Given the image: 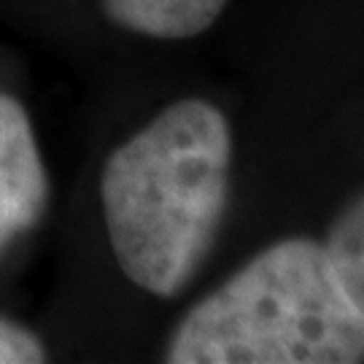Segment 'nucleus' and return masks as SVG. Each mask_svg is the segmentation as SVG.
<instances>
[{
    "instance_id": "nucleus-1",
    "label": "nucleus",
    "mask_w": 364,
    "mask_h": 364,
    "mask_svg": "<svg viewBox=\"0 0 364 364\" xmlns=\"http://www.w3.org/2000/svg\"><path fill=\"white\" fill-rule=\"evenodd\" d=\"M230 159L227 119L195 97L165 108L108 156L105 227L132 284L173 297L195 278L227 208Z\"/></svg>"
},
{
    "instance_id": "nucleus-2",
    "label": "nucleus",
    "mask_w": 364,
    "mask_h": 364,
    "mask_svg": "<svg viewBox=\"0 0 364 364\" xmlns=\"http://www.w3.org/2000/svg\"><path fill=\"white\" fill-rule=\"evenodd\" d=\"M173 364H356L364 316L340 287L324 243L289 237L186 313Z\"/></svg>"
},
{
    "instance_id": "nucleus-3",
    "label": "nucleus",
    "mask_w": 364,
    "mask_h": 364,
    "mask_svg": "<svg viewBox=\"0 0 364 364\" xmlns=\"http://www.w3.org/2000/svg\"><path fill=\"white\" fill-rule=\"evenodd\" d=\"M46 203V176L22 105L0 95V248L30 230Z\"/></svg>"
},
{
    "instance_id": "nucleus-4",
    "label": "nucleus",
    "mask_w": 364,
    "mask_h": 364,
    "mask_svg": "<svg viewBox=\"0 0 364 364\" xmlns=\"http://www.w3.org/2000/svg\"><path fill=\"white\" fill-rule=\"evenodd\" d=\"M230 0H103L111 22L151 38H192L208 30Z\"/></svg>"
},
{
    "instance_id": "nucleus-5",
    "label": "nucleus",
    "mask_w": 364,
    "mask_h": 364,
    "mask_svg": "<svg viewBox=\"0 0 364 364\" xmlns=\"http://www.w3.org/2000/svg\"><path fill=\"white\" fill-rule=\"evenodd\" d=\"M324 251L343 291L364 316V192L332 221Z\"/></svg>"
},
{
    "instance_id": "nucleus-6",
    "label": "nucleus",
    "mask_w": 364,
    "mask_h": 364,
    "mask_svg": "<svg viewBox=\"0 0 364 364\" xmlns=\"http://www.w3.org/2000/svg\"><path fill=\"white\" fill-rule=\"evenodd\" d=\"M46 362V348L33 332L0 318V364H38Z\"/></svg>"
}]
</instances>
